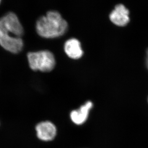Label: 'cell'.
Here are the masks:
<instances>
[{
    "mask_svg": "<svg viewBox=\"0 0 148 148\" xmlns=\"http://www.w3.org/2000/svg\"><path fill=\"white\" fill-rule=\"evenodd\" d=\"M68 27L67 22L60 13L51 11L37 20L36 30L40 36L45 38H54L64 34Z\"/></svg>",
    "mask_w": 148,
    "mask_h": 148,
    "instance_id": "cell-1",
    "label": "cell"
},
{
    "mask_svg": "<svg viewBox=\"0 0 148 148\" xmlns=\"http://www.w3.org/2000/svg\"><path fill=\"white\" fill-rule=\"evenodd\" d=\"M27 56L29 67L34 71L50 72L56 65L54 56L48 51L30 52Z\"/></svg>",
    "mask_w": 148,
    "mask_h": 148,
    "instance_id": "cell-2",
    "label": "cell"
},
{
    "mask_svg": "<svg viewBox=\"0 0 148 148\" xmlns=\"http://www.w3.org/2000/svg\"><path fill=\"white\" fill-rule=\"evenodd\" d=\"M24 29L15 14L7 13L0 18V34L10 37H21Z\"/></svg>",
    "mask_w": 148,
    "mask_h": 148,
    "instance_id": "cell-3",
    "label": "cell"
},
{
    "mask_svg": "<svg viewBox=\"0 0 148 148\" xmlns=\"http://www.w3.org/2000/svg\"><path fill=\"white\" fill-rule=\"evenodd\" d=\"M109 16L111 22L119 27L126 26L130 21V12L123 4H119L115 6Z\"/></svg>",
    "mask_w": 148,
    "mask_h": 148,
    "instance_id": "cell-4",
    "label": "cell"
},
{
    "mask_svg": "<svg viewBox=\"0 0 148 148\" xmlns=\"http://www.w3.org/2000/svg\"><path fill=\"white\" fill-rule=\"evenodd\" d=\"M0 45L6 51L16 54L21 51L24 42L21 37H10L0 34Z\"/></svg>",
    "mask_w": 148,
    "mask_h": 148,
    "instance_id": "cell-5",
    "label": "cell"
},
{
    "mask_svg": "<svg viewBox=\"0 0 148 148\" xmlns=\"http://www.w3.org/2000/svg\"><path fill=\"white\" fill-rule=\"evenodd\" d=\"M37 137L43 141H51L56 137V128L55 125L49 121L40 123L36 127Z\"/></svg>",
    "mask_w": 148,
    "mask_h": 148,
    "instance_id": "cell-6",
    "label": "cell"
},
{
    "mask_svg": "<svg viewBox=\"0 0 148 148\" xmlns=\"http://www.w3.org/2000/svg\"><path fill=\"white\" fill-rule=\"evenodd\" d=\"M92 103L88 101L77 110H74L70 114L72 121L75 124L80 125L85 122L88 117L90 111L92 107Z\"/></svg>",
    "mask_w": 148,
    "mask_h": 148,
    "instance_id": "cell-7",
    "label": "cell"
},
{
    "mask_svg": "<svg viewBox=\"0 0 148 148\" xmlns=\"http://www.w3.org/2000/svg\"><path fill=\"white\" fill-rule=\"evenodd\" d=\"M64 49L67 56L73 59L81 58L83 53L80 42L75 38H71L66 41Z\"/></svg>",
    "mask_w": 148,
    "mask_h": 148,
    "instance_id": "cell-8",
    "label": "cell"
},
{
    "mask_svg": "<svg viewBox=\"0 0 148 148\" xmlns=\"http://www.w3.org/2000/svg\"><path fill=\"white\" fill-rule=\"evenodd\" d=\"M146 64L147 66V69H148V49L146 52Z\"/></svg>",
    "mask_w": 148,
    "mask_h": 148,
    "instance_id": "cell-9",
    "label": "cell"
},
{
    "mask_svg": "<svg viewBox=\"0 0 148 148\" xmlns=\"http://www.w3.org/2000/svg\"><path fill=\"white\" fill-rule=\"evenodd\" d=\"M1 0H0V3H1Z\"/></svg>",
    "mask_w": 148,
    "mask_h": 148,
    "instance_id": "cell-10",
    "label": "cell"
}]
</instances>
